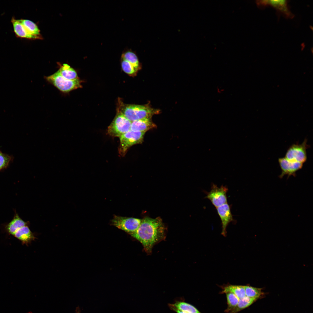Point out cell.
I'll return each mask as SVG.
<instances>
[{"mask_svg": "<svg viewBox=\"0 0 313 313\" xmlns=\"http://www.w3.org/2000/svg\"><path fill=\"white\" fill-rule=\"evenodd\" d=\"M225 294L228 306L225 312L226 313H228L235 307L238 303L239 299L232 293L228 292Z\"/></svg>", "mask_w": 313, "mask_h": 313, "instance_id": "cell-23", "label": "cell"}, {"mask_svg": "<svg viewBox=\"0 0 313 313\" xmlns=\"http://www.w3.org/2000/svg\"><path fill=\"white\" fill-rule=\"evenodd\" d=\"M168 306L171 310L177 313H188L177 309L173 306L172 304L169 303L168 304Z\"/></svg>", "mask_w": 313, "mask_h": 313, "instance_id": "cell-25", "label": "cell"}, {"mask_svg": "<svg viewBox=\"0 0 313 313\" xmlns=\"http://www.w3.org/2000/svg\"><path fill=\"white\" fill-rule=\"evenodd\" d=\"M151 119L145 118L132 122L130 130L145 132L151 129L155 128L156 125L152 121Z\"/></svg>", "mask_w": 313, "mask_h": 313, "instance_id": "cell-14", "label": "cell"}, {"mask_svg": "<svg viewBox=\"0 0 313 313\" xmlns=\"http://www.w3.org/2000/svg\"><path fill=\"white\" fill-rule=\"evenodd\" d=\"M12 159L11 156L3 153L0 150V170L6 168Z\"/></svg>", "mask_w": 313, "mask_h": 313, "instance_id": "cell-24", "label": "cell"}, {"mask_svg": "<svg viewBox=\"0 0 313 313\" xmlns=\"http://www.w3.org/2000/svg\"><path fill=\"white\" fill-rule=\"evenodd\" d=\"M228 189L226 186L220 187L213 184L210 191L206 192L205 198L209 199L216 208L227 203V193Z\"/></svg>", "mask_w": 313, "mask_h": 313, "instance_id": "cell-9", "label": "cell"}, {"mask_svg": "<svg viewBox=\"0 0 313 313\" xmlns=\"http://www.w3.org/2000/svg\"><path fill=\"white\" fill-rule=\"evenodd\" d=\"M45 79L48 83L63 93H68L82 87V81L79 79L74 80L66 79L61 75L58 70L54 74L45 77Z\"/></svg>", "mask_w": 313, "mask_h": 313, "instance_id": "cell-3", "label": "cell"}, {"mask_svg": "<svg viewBox=\"0 0 313 313\" xmlns=\"http://www.w3.org/2000/svg\"><path fill=\"white\" fill-rule=\"evenodd\" d=\"M256 3L258 6L260 8L268 6L272 7L278 13L286 18L292 19L294 17L290 10L287 0H258Z\"/></svg>", "mask_w": 313, "mask_h": 313, "instance_id": "cell-10", "label": "cell"}, {"mask_svg": "<svg viewBox=\"0 0 313 313\" xmlns=\"http://www.w3.org/2000/svg\"><path fill=\"white\" fill-rule=\"evenodd\" d=\"M141 220L135 218L115 216L112 220V222L116 227L130 234L137 230Z\"/></svg>", "mask_w": 313, "mask_h": 313, "instance_id": "cell-8", "label": "cell"}, {"mask_svg": "<svg viewBox=\"0 0 313 313\" xmlns=\"http://www.w3.org/2000/svg\"><path fill=\"white\" fill-rule=\"evenodd\" d=\"M13 236L24 243H26L30 242L35 239L32 233L26 225L18 230Z\"/></svg>", "mask_w": 313, "mask_h": 313, "instance_id": "cell-15", "label": "cell"}, {"mask_svg": "<svg viewBox=\"0 0 313 313\" xmlns=\"http://www.w3.org/2000/svg\"><path fill=\"white\" fill-rule=\"evenodd\" d=\"M19 20L29 33L34 36L40 35V30L34 22L28 19H20Z\"/></svg>", "mask_w": 313, "mask_h": 313, "instance_id": "cell-21", "label": "cell"}, {"mask_svg": "<svg viewBox=\"0 0 313 313\" xmlns=\"http://www.w3.org/2000/svg\"><path fill=\"white\" fill-rule=\"evenodd\" d=\"M14 32L17 37H18L28 39H39L40 36L32 35L29 33L19 21L14 17L11 19Z\"/></svg>", "mask_w": 313, "mask_h": 313, "instance_id": "cell-13", "label": "cell"}, {"mask_svg": "<svg viewBox=\"0 0 313 313\" xmlns=\"http://www.w3.org/2000/svg\"><path fill=\"white\" fill-rule=\"evenodd\" d=\"M173 306L176 309L188 313H201L195 307L183 301L176 300Z\"/></svg>", "mask_w": 313, "mask_h": 313, "instance_id": "cell-19", "label": "cell"}, {"mask_svg": "<svg viewBox=\"0 0 313 313\" xmlns=\"http://www.w3.org/2000/svg\"><path fill=\"white\" fill-rule=\"evenodd\" d=\"M75 311L76 313H81V311L79 307L76 308Z\"/></svg>", "mask_w": 313, "mask_h": 313, "instance_id": "cell-26", "label": "cell"}, {"mask_svg": "<svg viewBox=\"0 0 313 313\" xmlns=\"http://www.w3.org/2000/svg\"><path fill=\"white\" fill-rule=\"evenodd\" d=\"M145 133L130 130L119 137V153L120 155L124 156L132 146L142 143Z\"/></svg>", "mask_w": 313, "mask_h": 313, "instance_id": "cell-5", "label": "cell"}, {"mask_svg": "<svg viewBox=\"0 0 313 313\" xmlns=\"http://www.w3.org/2000/svg\"><path fill=\"white\" fill-rule=\"evenodd\" d=\"M278 161L282 172L279 176L280 179L285 175H287L288 178L291 176H295L296 172L301 169L303 166L302 163L291 161L285 157L279 158Z\"/></svg>", "mask_w": 313, "mask_h": 313, "instance_id": "cell-11", "label": "cell"}, {"mask_svg": "<svg viewBox=\"0 0 313 313\" xmlns=\"http://www.w3.org/2000/svg\"><path fill=\"white\" fill-rule=\"evenodd\" d=\"M256 300L245 296L239 299L238 304L235 307L228 313H237L241 310L248 307Z\"/></svg>", "mask_w": 313, "mask_h": 313, "instance_id": "cell-20", "label": "cell"}, {"mask_svg": "<svg viewBox=\"0 0 313 313\" xmlns=\"http://www.w3.org/2000/svg\"><path fill=\"white\" fill-rule=\"evenodd\" d=\"M221 294L228 292L232 293L236 295L239 299L246 296L244 286L227 285L221 287Z\"/></svg>", "mask_w": 313, "mask_h": 313, "instance_id": "cell-17", "label": "cell"}, {"mask_svg": "<svg viewBox=\"0 0 313 313\" xmlns=\"http://www.w3.org/2000/svg\"><path fill=\"white\" fill-rule=\"evenodd\" d=\"M120 63L123 71L130 76H134L141 68L136 53L130 48H125L122 51Z\"/></svg>", "mask_w": 313, "mask_h": 313, "instance_id": "cell-4", "label": "cell"}, {"mask_svg": "<svg viewBox=\"0 0 313 313\" xmlns=\"http://www.w3.org/2000/svg\"><path fill=\"white\" fill-rule=\"evenodd\" d=\"M244 287L246 296L248 297L256 300L263 294L261 288L250 285H245Z\"/></svg>", "mask_w": 313, "mask_h": 313, "instance_id": "cell-22", "label": "cell"}, {"mask_svg": "<svg viewBox=\"0 0 313 313\" xmlns=\"http://www.w3.org/2000/svg\"><path fill=\"white\" fill-rule=\"evenodd\" d=\"M216 208L221 221L222 228L221 234L224 236H225L228 225L230 223L234 221L231 212L230 207L227 203Z\"/></svg>", "mask_w": 313, "mask_h": 313, "instance_id": "cell-12", "label": "cell"}, {"mask_svg": "<svg viewBox=\"0 0 313 313\" xmlns=\"http://www.w3.org/2000/svg\"><path fill=\"white\" fill-rule=\"evenodd\" d=\"M165 230L160 217H146L142 219L137 230L130 234L142 244L147 253L150 254L153 246L165 239Z\"/></svg>", "mask_w": 313, "mask_h": 313, "instance_id": "cell-1", "label": "cell"}, {"mask_svg": "<svg viewBox=\"0 0 313 313\" xmlns=\"http://www.w3.org/2000/svg\"><path fill=\"white\" fill-rule=\"evenodd\" d=\"M307 140L305 139L301 144H293L287 149L285 158L289 161L303 163L307 159L306 149L308 145Z\"/></svg>", "mask_w": 313, "mask_h": 313, "instance_id": "cell-7", "label": "cell"}, {"mask_svg": "<svg viewBox=\"0 0 313 313\" xmlns=\"http://www.w3.org/2000/svg\"><path fill=\"white\" fill-rule=\"evenodd\" d=\"M26 223L23 221L17 214L15 215L12 221L7 225L6 228L7 232L13 235L19 229L26 225Z\"/></svg>", "mask_w": 313, "mask_h": 313, "instance_id": "cell-18", "label": "cell"}, {"mask_svg": "<svg viewBox=\"0 0 313 313\" xmlns=\"http://www.w3.org/2000/svg\"><path fill=\"white\" fill-rule=\"evenodd\" d=\"M117 111L132 122L145 118H151L154 115L159 113L160 110L152 108L148 104H126L120 101Z\"/></svg>", "mask_w": 313, "mask_h": 313, "instance_id": "cell-2", "label": "cell"}, {"mask_svg": "<svg viewBox=\"0 0 313 313\" xmlns=\"http://www.w3.org/2000/svg\"><path fill=\"white\" fill-rule=\"evenodd\" d=\"M58 70L61 75L67 80H74L79 79L76 70L67 64L59 65Z\"/></svg>", "mask_w": 313, "mask_h": 313, "instance_id": "cell-16", "label": "cell"}, {"mask_svg": "<svg viewBox=\"0 0 313 313\" xmlns=\"http://www.w3.org/2000/svg\"><path fill=\"white\" fill-rule=\"evenodd\" d=\"M131 122L120 112H117L116 116L108 128L109 135L120 137L130 130Z\"/></svg>", "mask_w": 313, "mask_h": 313, "instance_id": "cell-6", "label": "cell"}]
</instances>
